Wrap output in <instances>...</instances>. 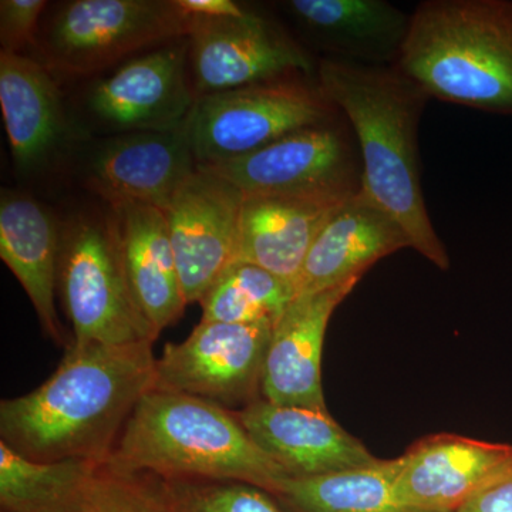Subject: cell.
<instances>
[{
  "instance_id": "6da1fadb",
  "label": "cell",
  "mask_w": 512,
  "mask_h": 512,
  "mask_svg": "<svg viewBox=\"0 0 512 512\" xmlns=\"http://www.w3.org/2000/svg\"><path fill=\"white\" fill-rule=\"evenodd\" d=\"M153 345H70L42 386L2 400L0 441L37 463H106L138 402L154 389Z\"/></svg>"
},
{
  "instance_id": "7a4b0ae2",
  "label": "cell",
  "mask_w": 512,
  "mask_h": 512,
  "mask_svg": "<svg viewBox=\"0 0 512 512\" xmlns=\"http://www.w3.org/2000/svg\"><path fill=\"white\" fill-rule=\"evenodd\" d=\"M316 82L348 120L362 160V195L403 229L410 248L450 268L421 187L419 126L430 97L396 66L320 60Z\"/></svg>"
},
{
  "instance_id": "3957f363",
  "label": "cell",
  "mask_w": 512,
  "mask_h": 512,
  "mask_svg": "<svg viewBox=\"0 0 512 512\" xmlns=\"http://www.w3.org/2000/svg\"><path fill=\"white\" fill-rule=\"evenodd\" d=\"M104 466L111 473L242 481L274 495L289 477L234 412L188 394L150 390Z\"/></svg>"
},
{
  "instance_id": "277c9868",
  "label": "cell",
  "mask_w": 512,
  "mask_h": 512,
  "mask_svg": "<svg viewBox=\"0 0 512 512\" xmlns=\"http://www.w3.org/2000/svg\"><path fill=\"white\" fill-rule=\"evenodd\" d=\"M394 66L430 99L512 117V0H426Z\"/></svg>"
},
{
  "instance_id": "5b68a950",
  "label": "cell",
  "mask_w": 512,
  "mask_h": 512,
  "mask_svg": "<svg viewBox=\"0 0 512 512\" xmlns=\"http://www.w3.org/2000/svg\"><path fill=\"white\" fill-rule=\"evenodd\" d=\"M57 293L72 325V345H138L160 335L128 282L110 211L62 224Z\"/></svg>"
},
{
  "instance_id": "8992f818",
  "label": "cell",
  "mask_w": 512,
  "mask_h": 512,
  "mask_svg": "<svg viewBox=\"0 0 512 512\" xmlns=\"http://www.w3.org/2000/svg\"><path fill=\"white\" fill-rule=\"evenodd\" d=\"M302 74L197 97L181 126L198 165L248 156L303 128L340 116Z\"/></svg>"
},
{
  "instance_id": "52a82bcc",
  "label": "cell",
  "mask_w": 512,
  "mask_h": 512,
  "mask_svg": "<svg viewBox=\"0 0 512 512\" xmlns=\"http://www.w3.org/2000/svg\"><path fill=\"white\" fill-rule=\"evenodd\" d=\"M191 22L178 0H73L37 35L33 59L53 74L86 76L138 50L187 39Z\"/></svg>"
},
{
  "instance_id": "ba28073f",
  "label": "cell",
  "mask_w": 512,
  "mask_h": 512,
  "mask_svg": "<svg viewBox=\"0 0 512 512\" xmlns=\"http://www.w3.org/2000/svg\"><path fill=\"white\" fill-rule=\"evenodd\" d=\"M198 167L235 185L244 197L295 195L346 202L362 191L359 147L343 114L248 156Z\"/></svg>"
},
{
  "instance_id": "9c48e42d",
  "label": "cell",
  "mask_w": 512,
  "mask_h": 512,
  "mask_svg": "<svg viewBox=\"0 0 512 512\" xmlns=\"http://www.w3.org/2000/svg\"><path fill=\"white\" fill-rule=\"evenodd\" d=\"M272 330L271 323L200 322L184 342L165 345L154 389L200 397L225 409L248 406L262 397Z\"/></svg>"
},
{
  "instance_id": "30bf717a",
  "label": "cell",
  "mask_w": 512,
  "mask_h": 512,
  "mask_svg": "<svg viewBox=\"0 0 512 512\" xmlns=\"http://www.w3.org/2000/svg\"><path fill=\"white\" fill-rule=\"evenodd\" d=\"M188 60L195 97L229 92L291 74L309 76L311 56L288 33L255 13L192 16Z\"/></svg>"
},
{
  "instance_id": "8fae6325",
  "label": "cell",
  "mask_w": 512,
  "mask_h": 512,
  "mask_svg": "<svg viewBox=\"0 0 512 512\" xmlns=\"http://www.w3.org/2000/svg\"><path fill=\"white\" fill-rule=\"evenodd\" d=\"M188 80V40L180 39L128 60L94 82L87 119L97 130L121 134L178 130L194 106Z\"/></svg>"
},
{
  "instance_id": "7c38bea8",
  "label": "cell",
  "mask_w": 512,
  "mask_h": 512,
  "mask_svg": "<svg viewBox=\"0 0 512 512\" xmlns=\"http://www.w3.org/2000/svg\"><path fill=\"white\" fill-rule=\"evenodd\" d=\"M242 204L235 185L198 167L164 211L187 305L237 262Z\"/></svg>"
},
{
  "instance_id": "4fadbf2b",
  "label": "cell",
  "mask_w": 512,
  "mask_h": 512,
  "mask_svg": "<svg viewBox=\"0 0 512 512\" xmlns=\"http://www.w3.org/2000/svg\"><path fill=\"white\" fill-rule=\"evenodd\" d=\"M198 170L181 128L114 136L94 151L87 184L107 204L150 205L167 210Z\"/></svg>"
},
{
  "instance_id": "5bb4252c",
  "label": "cell",
  "mask_w": 512,
  "mask_h": 512,
  "mask_svg": "<svg viewBox=\"0 0 512 512\" xmlns=\"http://www.w3.org/2000/svg\"><path fill=\"white\" fill-rule=\"evenodd\" d=\"M359 279L295 296L272 330L261 394L279 406L329 413L322 387V350L329 320Z\"/></svg>"
},
{
  "instance_id": "9a60e30c",
  "label": "cell",
  "mask_w": 512,
  "mask_h": 512,
  "mask_svg": "<svg viewBox=\"0 0 512 512\" xmlns=\"http://www.w3.org/2000/svg\"><path fill=\"white\" fill-rule=\"evenodd\" d=\"M234 414L289 477L323 476L379 460L330 413L279 406L259 397Z\"/></svg>"
},
{
  "instance_id": "2e32d148",
  "label": "cell",
  "mask_w": 512,
  "mask_h": 512,
  "mask_svg": "<svg viewBox=\"0 0 512 512\" xmlns=\"http://www.w3.org/2000/svg\"><path fill=\"white\" fill-rule=\"evenodd\" d=\"M397 493L424 512H456L512 467V446L457 434H434L400 456Z\"/></svg>"
},
{
  "instance_id": "e0dca14e",
  "label": "cell",
  "mask_w": 512,
  "mask_h": 512,
  "mask_svg": "<svg viewBox=\"0 0 512 512\" xmlns=\"http://www.w3.org/2000/svg\"><path fill=\"white\" fill-rule=\"evenodd\" d=\"M62 224L49 208L25 192L0 195V258L25 289L40 326L57 345L69 348L73 339L56 309Z\"/></svg>"
},
{
  "instance_id": "ac0fdd59",
  "label": "cell",
  "mask_w": 512,
  "mask_h": 512,
  "mask_svg": "<svg viewBox=\"0 0 512 512\" xmlns=\"http://www.w3.org/2000/svg\"><path fill=\"white\" fill-rule=\"evenodd\" d=\"M403 248L410 242L400 225L360 192L320 229L296 281V296L360 281L377 261Z\"/></svg>"
},
{
  "instance_id": "d6986e66",
  "label": "cell",
  "mask_w": 512,
  "mask_h": 512,
  "mask_svg": "<svg viewBox=\"0 0 512 512\" xmlns=\"http://www.w3.org/2000/svg\"><path fill=\"white\" fill-rule=\"evenodd\" d=\"M286 12L329 59L394 66L412 15L386 0H291Z\"/></svg>"
},
{
  "instance_id": "ffe728a7",
  "label": "cell",
  "mask_w": 512,
  "mask_h": 512,
  "mask_svg": "<svg viewBox=\"0 0 512 512\" xmlns=\"http://www.w3.org/2000/svg\"><path fill=\"white\" fill-rule=\"evenodd\" d=\"M343 204L295 195L244 197L237 261L264 268L295 288L320 229Z\"/></svg>"
},
{
  "instance_id": "44dd1931",
  "label": "cell",
  "mask_w": 512,
  "mask_h": 512,
  "mask_svg": "<svg viewBox=\"0 0 512 512\" xmlns=\"http://www.w3.org/2000/svg\"><path fill=\"white\" fill-rule=\"evenodd\" d=\"M128 282L158 333L181 318L187 301L175 261L167 217L150 205H110Z\"/></svg>"
},
{
  "instance_id": "7402d4cb",
  "label": "cell",
  "mask_w": 512,
  "mask_h": 512,
  "mask_svg": "<svg viewBox=\"0 0 512 512\" xmlns=\"http://www.w3.org/2000/svg\"><path fill=\"white\" fill-rule=\"evenodd\" d=\"M0 104L16 167L36 170L67 136L66 110L55 76L33 57L0 53Z\"/></svg>"
},
{
  "instance_id": "603a6c76",
  "label": "cell",
  "mask_w": 512,
  "mask_h": 512,
  "mask_svg": "<svg viewBox=\"0 0 512 512\" xmlns=\"http://www.w3.org/2000/svg\"><path fill=\"white\" fill-rule=\"evenodd\" d=\"M104 463H37L0 441L2 512H87L106 483Z\"/></svg>"
},
{
  "instance_id": "cb8c5ba5",
  "label": "cell",
  "mask_w": 512,
  "mask_h": 512,
  "mask_svg": "<svg viewBox=\"0 0 512 512\" xmlns=\"http://www.w3.org/2000/svg\"><path fill=\"white\" fill-rule=\"evenodd\" d=\"M400 458L316 477H288L274 494L296 512H424L397 493Z\"/></svg>"
},
{
  "instance_id": "d4e9b609",
  "label": "cell",
  "mask_w": 512,
  "mask_h": 512,
  "mask_svg": "<svg viewBox=\"0 0 512 512\" xmlns=\"http://www.w3.org/2000/svg\"><path fill=\"white\" fill-rule=\"evenodd\" d=\"M123 476L133 484L144 512H288L275 495L242 481Z\"/></svg>"
},
{
  "instance_id": "484cf974",
  "label": "cell",
  "mask_w": 512,
  "mask_h": 512,
  "mask_svg": "<svg viewBox=\"0 0 512 512\" xmlns=\"http://www.w3.org/2000/svg\"><path fill=\"white\" fill-rule=\"evenodd\" d=\"M295 296V288L284 279L254 264L237 261L200 302L201 322L275 326Z\"/></svg>"
},
{
  "instance_id": "4316f807",
  "label": "cell",
  "mask_w": 512,
  "mask_h": 512,
  "mask_svg": "<svg viewBox=\"0 0 512 512\" xmlns=\"http://www.w3.org/2000/svg\"><path fill=\"white\" fill-rule=\"evenodd\" d=\"M45 0H2L0 2V45L2 52L22 55L26 46L35 45Z\"/></svg>"
},
{
  "instance_id": "83f0119b",
  "label": "cell",
  "mask_w": 512,
  "mask_h": 512,
  "mask_svg": "<svg viewBox=\"0 0 512 512\" xmlns=\"http://www.w3.org/2000/svg\"><path fill=\"white\" fill-rule=\"evenodd\" d=\"M107 468V467H106ZM87 512H144L140 498L126 476L107 470L103 490Z\"/></svg>"
},
{
  "instance_id": "f1b7e54d",
  "label": "cell",
  "mask_w": 512,
  "mask_h": 512,
  "mask_svg": "<svg viewBox=\"0 0 512 512\" xmlns=\"http://www.w3.org/2000/svg\"><path fill=\"white\" fill-rule=\"evenodd\" d=\"M456 512H512V467L471 495Z\"/></svg>"
},
{
  "instance_id": "f546056e",
  "label": "cell",
  "mask_w": 512,
  "mask_h": 512,
  "mask_svg": "<svg viewBox=\"0 0 512 512\" xmlns=\"http://www.w3.org/2000/svg\"><path fill=\"white\" fill-rule=\"evenodd\" d=\"M187 15L200 18H242L247 10L232 0H178Z\"/></svg>"
}]
</instances>
